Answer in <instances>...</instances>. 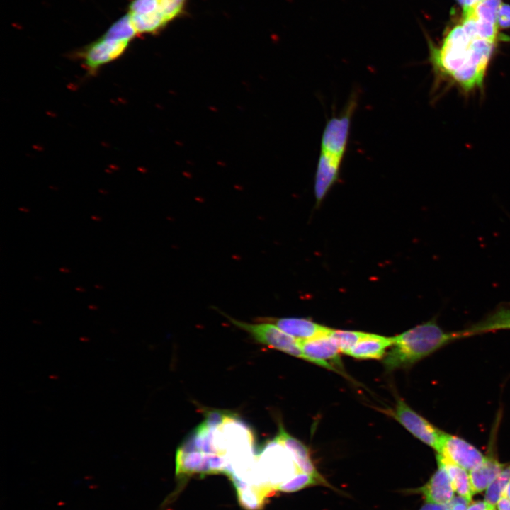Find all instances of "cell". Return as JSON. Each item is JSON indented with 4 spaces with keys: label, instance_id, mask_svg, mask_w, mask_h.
I'll use <instances>...</instances> for the list:
<instances>
[{
    "label": "cell",
    "instance_id": "25",
    "mask_svg": "<svg viewBox=\"0 0 510 510\" xmlns=\"http://www.w3.org/2000/svg\"><path fill=\"white\" fill-rule=\"evenodd\" d=\"M497 25L499 29L510 28V4L503 2L501 4L497 16Z\"/></svg>",
    "mask_w": 510,
    "mask_h": 510
},
{
    "label": "cell",
    "instance_id": "5",
    "mask_svg": "<svg viewBox=\"0 0 510 510\" xmlns=\"http://www.w3.org/2000/svg\"><path fill=\"white\" fill-rule=\"evenodd\" d=\"M391 415L414 437L438 451L446 432L412 409L403 400H397Z\"/></svg>",
    "mask_w": 510,
    "mask_h": 510
},
{
    "label": "cell",
    "instance_id": "27",
    "mask_svg": "<svg viewBox=\"0 0 510 510\" xmlns=\"http://www.w3.org/2000/svg\"><path fill=\"white\" fill-rule=\"evenodd\" d=\"M468 510H495V509L494 506L486 502L477 501L471 503L468 506Z\"/></svg>",
    "mask_w": 510,
    "mask_h": 510
},
{
    "label": "cell",
    "instance_id": "6",
    "mask_svg": "<svg viewBox=\"0 0 510 510\" xmlns=\"http://www.w3.org/2000/svg\"><path fill=\"white\" fill-rule=\"evenodd\" d=\"M330 334L306 340H297L305 361L341 373L342 369L339 355L341 352Z\"/></svg>",
    "mask_w": 510,
    "mask_h": 510
},
{
    "label": "cell",
    "instance_id": "12",
    "mask_svg": "<svg viewBox=\"0 0 510 510\" xmlns=\"http://www.w3.org/2000/svg\"><path fill=\"white\" fill-rule=\"evenodd\" d=\"M392 343V337L370 333L348 355L357 359H380L385 357L386 350L391 347Z\"/></svg>",
    "mask_w": 510,
    "mask_h": 510
},
{
    "label": "cell",
    "instance_id": "21",
    "mask_svg": "<svg viewBox=\"0 0 510 510\" xmlns=\"http://www.w3.org/2000/svg\"><path fill=\"white\" fill-rule=\"evenodd\" d=\"M510 481V465L504 468L497 479L489 485L485 494V502L494 506Z\"/></svg>",
    "mask_w": 510,
    "mask_h": 510
},
{
    "label": "cell",
    "instance_id": "15",
    "mask_svg": "<svg viewBox=\"0 0 510 510\" xmlns=\"http://www.w3.org/2000/svg\"><path fill=\"white\" fill-rule=\"evenodd\" d=\"M236 490L238 502L244 510H261L267 496L274 492V489L269 487L250 486L249 484Z\"/></svg>",
    "mask_w": 510,
    "mask_h": 510
},
{
    "label": "cell",
    "instance_id": "19",
    "mask_svg": "<svg viewBox=\"0 0 510 510\" xmlns=\"http://www.w3.org/2000/svg\"><path fill=\"white\" fill-rule=\"evenodd\" d=\"M137 35L128 13L113 23L103 34L109 38L128 42H130Z\"/></svg>",
    "mask_w": 510,
    "mask_h": 510
},
{
    "label": "cell",
    "instance_id": "32",
    "mask_svg": "<svg viewBox=\"0 0 510 510\" xmlns=\"http://www.w3.org/2000/svg\"><path fill=\"white\" fill-rule=\"evenodd\" d=\"M60 270L61 271H62V272H64V273H67V272L69 271V270L65 269V268H61Z\"/></svg>",
    "mask_w": 510,
    "mask_h": 510
},
{
    "label": "cell",
    "instance_id": "31",
    "mask_svg": "<svg viewBox=\"0 0 510 510\" xmlns=\"http://www.w3.org/2000/svg\"><path fill=\"white\" fill-rule=\"evenodd\" d=\"M502 497H505L510 500V481L506 485L505 489L504 490Z\"/></svg>",
    "mask_w": 510,
    "mask_h": 510
},
{
    "label": "cell",
    "instance_id": "1",
    "mask_svg": "<svg viewBox=\"0 0 510 510\" xmlns=\"http://www.w3.org/2000/svg\"><path fill=\"white\" fill-rule=\"evenodd\" d=\"M427 41L436 79L448 81L467 93L482 88L499 42L480 37L460 22L447 31L439 45Z\"/></svg>",
    "mask_w": 510,
    "mask_h": 510
},
{
    "label": "cell",
    "instance_id": "17",
    "mask_svg": "<svg viewBox=\"0 0 510 510\" xmlns=\"http://www.w3.org/2000/svg\"><path fill=\"white\" fill-rule=\"evenodd\" d=\"M203 453L199 450L183 453L176 451V474L177 476H188L197 473L202 462Z\"/></svg>",
    "mask_w": 510,
    "mask_h": 510
},
{
    "label": "cell",
    "instance_id": "18",
    "mask_svg": "<svg viewBox=\"0 0 510 510\" xmlns=\"http://www.w3.org/2000/svg\"><path fill=\"white\" fill-rule=\"evenodd\" d=\"M370 333L358 331L334 330L330 336L335 342L341 353L348 355V352Z\"/></svg>",
    "mask_w": 510,
    "mask_h": 510
},
{
    "label": "cell",
    "instance_id": "16",
    "mask_svg": "<svg viewBox=\"0 0 510 510\" xmlns=\"http://www.w3.org/2000/svg\"><path fill=\"white\" fill-rule=\"evenodd\" d=\"M502 329H510V309L499 308L481 322L465 329L468 336Z\"/></svg>",
    "mask_w": 510,
    "mask_h": 510
},
{
    "label": "cell",
    "instance_id": "10",
    "mask_svg": "<svg viewBox=\"0 0 510 510\" xmlns=\"http://www.w3.org/2000/svg\"><path fill=\"white\" fill-rule=\"evenodd\" d=\"M453 487L450 477L445 467L438 463V470L423 487L418 489L426 502L438 504L449 503L453 497Z\"/></svg>",
    "mask_w": 510,
    "mask_h": 510
},
{
    "label": "cell",
    "instance_id": "36",
    "mask_svg": "<svg viewBox=\"0 0 510 510\" xmlns=\"http://www.w3.org/2000/svg\"><path fill=\"white\" fill-rule=\"evenodd\" d=\"M481 1V0H479V1Z\"/></svg>",
    "mask_w": 510,
    "mask_h": 510
},
{
    "label": "cell",
    "instance_id": "11",
    "mask_svg": "<svg viewBox=\"0 0 510 510\" xmlns=\"http://www.w3.org/2000/svg\"><path fill=\"white\" fill-rule=\"evenodd\" d=\"M286 334L298 340H306L330 334L333 329L305 318H279L270 319Z\"/></svg>",
    "mask_w": 510,
    "mask_h": 510
},
{
    "label": "cell",
    "instance_id": "30",
    "mask_svg": "<svg viewBox=\"0 0 510 510\" xmlns=\"http://www.w3.org/2000/svg\"><path fill=\"white\" fill-rule=\"evenodd\" d=\"M456 1L463 7V8L472 7L479 1V0H456Z\"/></svg>",
    "mask_w": 510,
    "mask_h": 510
},
{
    "label": "cell",
    "instance_id": "8",
    "mask_svg": "<svg viewBox=\"0 0 510 510\" xmlns=\"http://www.w3.org/2000/svg\"><path fill=\"white\" fill-rule=\"evenodd\" d=\"M130 42L118 40L102 35L86 46L79 55L84 67L90 72H96L101 67L113 62L121 56Z\"/></svg>",
    "mask_w": 510,
    "mask_h": 510
},
{
    "label": "cell",
    "instance_id": "4",
    "mask_svg": "<svg viewBox=\"0 0 510 510\" xmlns=\"http://www.w3.org/2000/svg\"><path fill=\"white\" fill-rule=\"evenodd\" d=\"M234 326L251 334L256 341L270 348L279 350L293 356L305 360L298 340L279 329L273 323H247L225 314Z\"/></svg>",
    "mask_w": 510,
    "mask_h": 510
},
{
    "label": "cell",
    "instance_id": "7",
    "mask_svg": "<svg viewBox=\"0 0 510 510\" xmlns=\"http://www.w3.org/2000/svg\"><path fill=\"white\" fill-rule=\"evenodd\" d=\"M437 453L468 471L480 465L486 458L476 447L465 439L446 432Z\"/></svg>",
    "mask_w": 510,
    "mask_h": 510
},
{
    "label": "cell",
    "instance_id": "13",
    "mask_svg": "<svg viewBox=\"0 0 510 510\" xmlns=\"http://www.w3.org/2000/svg\"><path fill=\"white\" fill-rule=\"evenodd\" d=\"M505 468L492 455L486 456L484 462L470 471V480L473 494L484 490L497 479Z\"/></svg>",
    "mask_w": 510,
    "mask_h": 510
},
{
    "label": "cell",
    "instance_id": "35",
    "mask_svg": "<svg viewBox=\"0 0 510 510\" xmlns=\"http://www.w3.org/2000/svg\"><path fill=\"white\" fill-rule=\"evenodd\" d=\"M20 210L24 211V212H28V210H26L25 208H20Z\"/></svg>",
    "mask_w": 510,
    "mask_h": 510
},
{
    "label": "cell",
    "instance_id": "28",
    "mask_svg": "<svg viewBox=\"0 0 510 510\" xmlns=\"http://www.w3.org/2000/svg\"><path fill=\"white\" fill-rule=\"evenodd\" d=\"M419 510H450V509L448 504H438L427 502Z\"/></svg>",
    "mask_w": 510,
    "mask_h": 510
},
{
    "label": "cell",
    "instance_id": "26",
    "mask_svg": "<svg viewBox=\"0 0 510 510\" xmlns=\"http://www.w3.org/2000/svg\"><path fill=\"white\" fill-rule=\"evenodd\" d=\"M470 503L466 499L462 497L453 498L449 503L450 510H468V504Z\"/></svg>",
    "mask_w": 510,
    "mask_h": 510
},
{
    "label": "cell",
    "instance_id": "14",
    "mask_svg": "<svg viewBox=\"0 0 510 510\" xmlns=\"http://www.w3.org/2000/svg\"><path fill=\"white\" fill-rule=\"evenodd\" d=\"M437 463H441L448 472L453 489L462 497L470 502L473 495L470 476L461 467L447 460L439 454L436 455Z\"/></svg>",
    "mask_w": 510,
    "mask_h": 510
},
{
    "label": "cell",
    "instance_id": "3",
    "mask_svg": "<svg viewBox=\"0 0 510 510\" xmlns=\"http://www.w3.org/2000/svg\"><path fill=\"white\" fill-rule=\"evenodd\" d=\"M467 337L465 330L446 332L434 319L392 337V345L383 358L387 370L409 367L450 342Z\"/></svg>",
    "mask_w": 510,
    "mask_h": 510
},
{
    "label": "cell",
    "instance_id": "22",
    "mask_svg": "<svg viewBox=\"0 0 510 510\" xmlns=\"http://www.w3.org/2000/svg\"><path fill=\"white\" fill-rule=\"evenodd\" d=\"M203 424L210 429H215L227 421L233 419L234 414L226 410L206 409L203 411Z\"/></svg>",
    "mask_w": 510,
    "mask_h": 510
},
{
    "label": "cell",
    "instance_id": "9",
    "mask_svg": "<svg viewBox=\"0 0 510 510\" xmlns=\"http://www.w3.org/2000/svg\"><path fill=\"white\" fill-rule=\"evenodd\" d=\"M275 439L290 453L301 472L327 482L312 463L308 448L300 440L288 434L282 424L279 425L278 433Z\"/></svg>",
    "mask_w": 510,
    "mask_h": 510
},
{
    "label": "cell",
    "instance_id": "33",
    "mask_svg": "<svg viewBox=\"0 0 510 510\" xmlns=\"http://www.w3.org/2000/svg\"><path fill=\"white\" fill-rule=\"evenodd\" d=\"M76 290H78V291H84V289H83V288H76Z\"/></svg>",
    "mask_w": 510,
    "mask_h": 510
},
{
    "label": "cell",
    "instance_id": "24",
    "mask_svg": "<svg viewBox=\"0 0 510 510\" xmlns=\"http://www.w3.org/2000/svg\"><path fill=\"white\" fill-rule=\"evenodd\" d=\"M160 0H132L129 5L130 15H144L159 11Z\"/></svg>",
    "mask_w": 510,
    "mask_h": 510
},
{
    "label": "cell",
    "instance_id": "29",
    "mask_svg": "<svg viewBox=\"0 0 510 510\" xmlns=\"http://www.w3.org/2000/svg\"><path fill=\"white\" fill-rule=\"evenodd\" d=\"M497 504L499 510H510V500L505 497H501Z\"/></svg>",
    "mask_w": 510,
    "mask_h": 510
},
{
    "label": "cell",
    "instance_id": "34",
    "mask_svg": "<svg viewBox=\"0 0 510 510\" xmlns=\"http://www.w3.org/2000/svg\"><path fill=\"white\" fill-rule=\"evenodd\" d=\"M91 218L94 219V220H98V221L100 220V218L98 217L92 216Z\"/></svg>",
    "mask_w": 510,
    "mask_h": 510
},
{
    "label": "cell",
    "instance_id": "2",
    "mask_svg": "<svg viewBox=\"0 0 510 510\" xmlns=\"http://www.w3.org/2000/svg\"><path fill=\"white\" fill-rule=\"evenodd\" d=\"M358 98L357 92L353 91L341 113L333 115L325 124L314 176V191L318 205L339 178Z\"/></svg>",
    "mask_w": 510,
    "mask_h": 510
},
{
    "label": "cell",
    "instance_id": "23",
    "mask_svg": "<svg viewBox=\"0 0 510 510\" xmlns=\"http://www.w3.org/2000/svg\"><path fill=\"white\" fill-rule=\"evenodd\" d=\"M186 0H160L159 9L167 23L180 16Z\"/></svg>",
    "mask_w": 510,
    "mask_h": 510
},
{
    "label": "cell",
    "instance_id": "20",
    "mask_svg": "<svg viewBox=\"0 0 510 510\" xmlns=\"http://www.w3.org/2000/svg\"><path fill=\"white\" fill-rule=\"evenodd\" d=\"M318 484L329 486L327 482H324L312 475L300 472L289 480L280 484L277 487V490L283 492H294L305 487Z\"/></svg>",
    "mask_w": 510,
    "mask_h": 510
}]
</instances>
